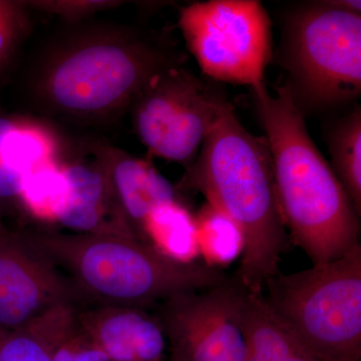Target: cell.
<instances>
[{
	"mask_svg": "<svg viewBox=\"0 0 361 361\" xmlns=\"http://www.w3.org/2000/svg\"><path fill=\"white\" fill-rule=\"evenodd\" d=\"M184 56L166 35L99 20L63 23L25 66L32 110L80 126L109 125L129 113L149 80Z\"/></svg>",
	"mask_w": 361,
	"mask_h": 361,
	"instance_id": "6da1fadb",
	"label": "cell"
},
{
	"mask_svg": "<svg viewBox=\"0 0 361 361\" xmlns=\"http://www.w3.org/2000/svg\"><path fill=\"white\" fill-rule=\"evenodd\" d=\"M177 190H195L234 225L242 244L237 281L261 293L278 274L286 231L265 137L252 135L226 101Z\"/></svg>",
	"mask_w": 361,
	"mask_h": 361,
	"instance_id": "7a4b0ae2",
	"label": "cell"
},
{
	"mask_svg": "<svg viewBox=\"0 0 361 361\" xmlns=\"http://www.w3.org/2000/svg\"><path fill=\"white\" fill-rule=\"evenodd\" d=\"M269 146L285 227L312 261L323 264L360 245V215L331 165L311 139L288 85L252 90Z\"/></svg>",
	"mask_w": 361,
	"mask_h": 361,
	"instance_id": "3957f363",
	"label": "cell"
},
{
	"mask_svg": "<svg viewBox=\"0 0 361 361\" xmlns=\"http://www.w3.org/2000/svg\"><path fill=\"white\" fill-rule=\"evenodd\" d=\"M20 229L71 280L82 303L147 310L178 294L207 290L228 279L213 266L171 257L130 237Z\"/></svg>",
	"mask_w": 361,
	"mask_h": 361,
	"instance_id": "277c9868",
	"label": "cell"
},
{
	"mask_svg": "<svg viewBox=\"0 0 361 361\" xmlns=\"http://www.w3.org/2000/svg\"><path fill=\"white\" fill-rule=\"evenodd\" d=\"M361 2H310L289 14L282 63L301 110L344 106L361 94Z\"/></svg>",
	"mask_w": 361,
	"mask_h": 361,
	"instance_id": "5b68a950",
	"label": "cell"
},
{
	"mask_svg": "<svg viewBox=\"0 0 361 361\" xmlns=\"http://www.w3.org/2000/svg\"><path fill=\"white\" fill-rule=\"evenodd\" d=\"M266 302L319 361L361 360V245L265 284Z\"/></svg>",
	"mask_w": 361,
	"mask_h": 361,
	"instance_id": "8992f818",
	"label": "cell"
},
{
	"mask_svg": "<svg viewBox=\"0 0 361 361\" xmlns=\"http://www.w3.org/2000/svg\"><path fill=\"white\" fill-rule=\"evenodd\" d=\"M179 26L207 77L252 90L265 85L272 32L269 16L257 0L195 2L180 9Z\"/></svg>",
	"mask_w": 361,
	"mask_h": 361,
	"instance_id": "52a82bcc",
	"label": "cell"
},
{
	"mask_svg": "<svg viewBox=\"0 0 361 361\" xmlns=\"http://www.w3.org/2000/svg\"><path fill=\"white\" fill-rule=\"evenodd\" d=\"M227 99L183 65L166 68L130 106L133 128L149 154L188 169Z\"/></svg>",
	"mask_w": 361,
	"mask_h": 361,
	"instance_id": "ba28073f",
	"label": "cell"
},
{
	"mask_svg": "<svg viewBox=\"0 0 361 361\" xmlns=\"http://www.w3.org/2000/svg\"><path fill=\"white\" fill-rule=\"evenodd\" d=\"M240 292L241 284L228 278L213 288L178 294L157 305L170 361H246Z\"/></svg>",
	"mask_w": 361,
	"mask_h": 361,
	"instance_id": "9c48e42d",
	"label": "cell"
},
{
	"mask_svg": "<svg viewBox=\"0 0 361 361\" xmlns=\"http://www.w3.org/2000/svg\"><path fill=\"white\" fill-rule=\"evenodd\" d=\"M65 304L80 307L71 280L21 229L0 228V329H21Z\"/></svg>",
	"mask_w": 361,
	"mask_h": 361,
	"instance_id": "30bf717a",
	"label": "cell"
},
{
	"mask_svg": "<svg viewBox=\"0 0 361 361\" xmlns=\"http://www.w3.org/2000/svg\"><path fill=\"white\" fill-rule=\"evenodd\" d=\"M63 144L51 123L30 116L11 115L0 106V218L25 219L21 192L33 170L65 160Z\"/></svg>",
	"mask_w": 361,
	"mask_h": 361,
	"instance_id": "8fae6325",
	"label": "cell"
},
{
	"mask_svg": "<svg viewBox=\"0 0 361 361\" xmlns=\"http://www.w3.org/2000/svg\"><path fill=\"white\" fill-rule=\"evenodd\" d=\"M90 151L103 169L123 222L135 239L149 244L145 232L146 221L158 207L178 201L177 188L149 161L123 149L96 144Z\"/></svg>",
	"mask_w": 361,
	"mask_h": 361,
	"instance_id": "7c38bea8",
	"label": "cell"
},
{
	"mask_svg": "<svg viewBox=\"0 0 361 361\" xmlns=\"http://www.w3.org/2000/svg\"><path fill=\"white\" fill-rule=\"evenodd\" d=\"M78 325L110 361H163L167 341L146 310L121 305L80 308Z\"/></svg>",
	"mask_w": 361,
	"mask_h": 361,
	"instance_id": "4fadbf2b",
	"label": "cell"
},
{
	"mask_svg": "<svg viewBox=\"0 0 361 361\" xmlns=\"http://www.w3.org/2000/svg\"><path fill=\"white\" fill-rule=\"evenodd\" d=\"M63 173L66 189L56 223L71 233L135 239L118 215L103 169L94 157L90 161L66 160Z\"/></svg>",
	"mask_w": 361,
	"mask_h": 361,
	"instance_id": "5bb4252c",
	"label": "cell"
},
{
	"mask_svg": "<svg viewBox=\"0 0 361 361\" xmlns=\"http://www.w3.org/2000/svg\"><path fill=\"white\" fill-rule=\"evenodd\" d=\"M239 319L246 361H319L268 305L262 292L241 285Z\"/></svg>",
	"mask_w": 361,
	"mask_h": 361,
	"instance_id": "9a60e30c",
	"label": "cell"
},
{
	"mask_svg": "<svg viewBox=\"0 0 361 361\" xmlns=\"http://www.w3.org/2000/svg\"><path fill=\"white\" fill-rule=\"evenodd\" d=\"M78 310L65 304L21 329H0V361H54V351L75 323Z\"/></svg>",
	"mask_w": 361,
	"mask_h": 361,
	"instance_id": "2e32d148",
	"label": "cell"
},
{
	"mask_svg": "<svg viewBox=\"0 0 361 361\" xmlns=\"http://www.w3.org/2000/svg\"><path fill=\"white\" fill-rule=\"evenodd\" d=\"M326 142L331 167L361 215V109L353 111L329 126Z\"/></svg>",
	"mask_w": 361,
	"mask_h": 361,
	"instance_id": "e0dca14e",
	"label": "cell"
},
{
	"mask_svg": "<svg viewBox=\"0 0 361 361\" xmlns=\"http://www.w3.org/2000/svg\"><path fill=\"white\" fill-rule=\"evenodd\" d=\"M196 230L195 222L179 201L158 207L149 214L145 225L147 240L151 245L176 259L192 242Z\"/></svg>",
	"mask_w": 361,
	"mask_h": 361,
	"instance_id": "ac0fdd59",
	"label": "cell"
},
{
	"mask_svg": "<svg viewBox=\"0 0 361 361\" xmlns=\"http://www.w3.org/2000/svg\"><path fill=\"white\" fill-rule=\"evenodd\" d=\"M32 9L26 1L0 0V78L32 30Z\"/></svg>",
	"mask_w": 361,
	"mask_h": 361,
	"instance_id": "d6986e66",
	"label": "cell"
},
{
	"mask_svg": "<svg viewBox=\"0 0 361 361\" xmlns=\"http://www.w3.org/2000/svg\"><path fill=\"white\" fill-rule=\"evenodd\" d=\"M123 1L114 0H35L26 1L32 11L54 14L63 23H78L92 20L97 13L123 6Z\"/></svg>",
	"mask_w": 361,
	"mask_h": 361,
	"instance_id": "ffe728a7",
	"label": "cell"
},
{
	"mask_svg": "<svg viewBox=\"0 0 361 361\" xmlns=\"http://www.w3.org/2000/svg\"><path fill=\"white\" fill-rule=\"evenodd\" d=\"M54 361H110L78 325L77 317L54 351Z\"/></svg>",
	"mask_w": 361,
	"mask_h": 361,
	"instance_id": "44dd1931",
	"label": "cell"
},
{
	"mask_svg": "<svg viewBox=\"0 0 361 361\" xmlns=\"http://www.w3.org/2000/svg\"><path fill=\"white\" fill-rule=\"evenodd\" d=\"M4 224H6V221L2 219V218H0V228H1Z\"/></svg>",
	"mask_w": 361,
	"mask_h": 361,
	"instance_id": "7402d4cb",
	"label": "cell"
},
{
	"mask_svg": "<svg viewBox=\"0 0 361 361\" xmlns=\"http://www.w3.org/2000/svg\"></svg>",
	"mask_w": 361,
	"mask_h": 361,
	"instance_id": "603a6c76",
	"label": "cell"
}]
</instances>
